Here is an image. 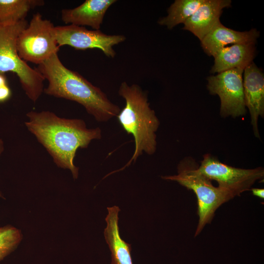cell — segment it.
<instances>
[{
    "instance_id": "6da1fadb",
    "label": "cell",
    "mask_w": 264,
    "mask_h": 264,
    "mask_svg": "<svg viewBox=\"0 0 264 264\" xmlns=\"http://www.w3.org/2000/svg\"><path fill=\"white\" fill-rule=\"evenodd\" d=\"M25 125L44 146L56 165L69 169L74 179L79 168L74 164L78 149L88 147L93 140L102 138L100 128L88 129L81 119L61 118L50 111L27 113Z\"/></svg>"
},
{
    "instance_id": "7a4b0ae2",
    "label": "cell",
    "mask_w": 264,
    "mask_h": 264,
    "mask_svg": "<svg viewBox=\"0 0 264 264\" xmlns=\"http://www.w3.org/2000/svg\"><path fill=\"white\" fill-rule=\"evenodd\" d=\"M37 69L48 82L44 89L45 94L77 102L97 121L107 122L120 112L119 106L99 88L65 66L58 53L38 65Z\"/></svg>"
},
{
    "instance_id": "3957f363",
    "label": "cell",
    "mask_w": 264,
    "mask_h": 264,
    "mask_svg": "<svg viewBox=\"0 0 264 264\" xmlns=\"http://www.w3.org/2000/svg\"><path fill=\"white\" fill-rule=\"evenodd\" d=\"M119 95L125 100L124 108L117 115L118 120L128 134L134 138V153L128 162L119 170L135 162L145 152L153 154L156 150V132L160 122L154 111L150 107L148 95L137 84L129 85L126 82L120 85Z\"/></svg>"
},
{
    "instance_id": "277c9868",
    "label": "cell",
    "mask_w": 264,
    "mask_h": 264,
    "mask_svg": "<svg viewBox=\"0 0 264 264\" xmlns=\"http://www.w3.org/2000/svg\"><path fill=\"white\" fill-rule=\"evenodd\" d=\"M25 19L11 24L0 23V73H15L27 96L36 102L44 91V77L39 71L32 68L19 55L17 40L28 25Z\"/></svg>"
},
{
    "instance_id": "5b68a950",
    "label": "cell",
    "mask_w": 264,
    "mask_h": 264,
    "mask_svg": "<svg viewBox=\"0 0 264 264\" xmlns=\"http://www.w3.org/2000/svg\"><path fill=\"white\" fill-rule=\"evenodd\" d=\"M176 175L162 176L163 179L177 182L192 190L198 199L199 220L195 233L198 235L210 222L216 210L234 197L228 192L214 186L211 180L200 174L191 160H183L178 166Z\"/></svg>"
},
{
    "instance_id": "8992f818",
    "label": "cell",
    "mask_w": 264,
    "mask_h": 264,
    "mask_svg": "<svg viewBox=\"0 0 264 264\" xmlns=\"http://www.w3.org/2000/svg\"><path fill=\"white\" fill-rule=\"evenodd\" d=\"M54 27L51 21L43 19L40 13L35 14L17 38L19 56L25 62L39 65L58 53L60 46L52 34Z\"/></svg>"
},
{
    "instance_id": "52a82bcc",
    "label": "cell",
    "mask_w": 264,
    "mask_h": 264,
    "mask_svg": "<svg viewBox=\"0 0 264 264\" xmlns=\"http://www.w3.org/2000/svg\"><path fill=\"white\" fill-rule=\"evenodd\" d=\"M197 171L210 180L216 181L218 187L229 192L234 197L239 196L264 176L262 167L244 169L225 164L211 155L207 154Z\"/></svg>"
},
{
    "instance_id": "ba28073f",
    "label": "cell",
    "mask_w": 264,
    "mask_h": 264,
    "mask_svg": "<svg viewBox=\"0 0 264 264\" xmlns=\"http://www.w3.org/2000/svg\"><path fill=\"white\" fill-rule=\"evenodd\" d=\"M243 69H233L207 78V88L220 100L222 117L234 118L244 115L246 111L243 87Z\"/></svg>"
},
{
    "instance_id": "9c48e42d",
    "label": "cell",
    "mask_w": 264,
    "mask_h": 264,
    "mask_svg": "<svg viewBox=\"0 0 264 264\" xmlns=\"http://www.w3.org/2000/svg\"><path fill=\"white\" fill-rule=\"evenodd\" d=\"M52 34L60 47L69 45L77 50L98 49L108 57L113 58V47L126 40L122 35H107L100 30H88L73 24L54 26Z\"/></svg>"
},
{
    "instance_id": "30bf717a",
    "label": "cell",
    "mask_w": 264,
    "mask_h": 264,
    "mask_svg": "<svg viewBox=\"0 0 264 264\" xmlns=\"http://www.w3.org/2000/svg\"><path fill=\"white\" fill-rule=\"evenodd\" d=\"M243 87L245 106L250 114L254 133L259 137L258 119L264 114V75L253 62L243 70Z\"/></svg>"
},
{
    "instance_id": "8fae6325",
    "label": "cell",
    "mask_w": 264,
    "mask_h": 264,
    "mask_svg": "<svg viewBox=\"0 0 264 264\" xmlns=\"http://www.w3.org/2000/svg\"><path fill=\"white\" fill-rule=\"evenodd\" d=\"M259 35L256 29L238 31L225 26L220 21L200 41L201 46L206 54L213 57L229 44H255Z\"/></svg>"
},
{
    "instance_id": "7c38bea8",
    "label": "cell",
    "mask_w": 264,
    "mask_h": 264,
    "mask_svg": "<svg viewBox=\"0 0 264 264\" xmlns=\"http://www.w3.org/2000/svg\"><path fill=\"white\" fill-rule=\"evenodd\" d=\"M231 5L230 0H204L183 23V29L191 32L201 41L220 21L222 10Z\"/></svg>"
},
{
    "instance_id": "4fadbf2b",
    "label": "cell",
    "mask_w": 264,
    "mask_h": 264,
    "mask_svg": "<svg viewBox=\"0 0 264 264\" xmlns=\"http://www.w3.org/2000/svg\"><path fill=\"white\" fill-rule=\"evenodd\" d=\"M116 1L115 0H86L74 8L63 9L61 19L66 24L89 26L94 30H100L107 11Z\"/></svg>"
},
{
    "instance_id": "5bb4252c",
    "label": "cell",
    "mask_w": 264,
    "mask_h": 264,
    "mask_svg": "<svg viewBox=\"0 0 264 264\" xmlns=\"http://www.w3.org/2000/svg\"><path fill=\"white\" fill-rule=\"evenodd\" d=\"M255 44H234L219 50L213 56L214 63L211 73H220L233 69H243L253 62L255 56Z\"/></svg>"
},
{
    "instance_id": "9a60e30c",
    "label": "cell",
    "mask_w": 264,
    "mask_h": 264,
    "mask_svg": "<svg viewBox=\"0 0 264 264\" xmlns=\"http://www.w3.org/2000/svg\"><path fill=\"white\" fill-rule=\"evenodd\" d=\"M104 236L111 252V264H133L131 245L120 237L118 226L120 209L117 206L108 207Z\"/></svg>"
},
{
    "instance_id": "2e32d148",
    "label": "cell",
    "mask_w": 264,
    "mask_h": 264,
    "mask_svg": "<svg viewBox=\"0 0 264 264\" xmlns=\"http://www.w3.org/2000/svg\"><path fill=\"white\" fill-rule=\"evenodd\" d=\"M44 4L41 0H0V23L11 24L24 20L31 9Z\"/></svg>"
},
{
    "instance_id": "e0dca14e",
    "label": "cell",
    "mask_w": 264,
    "mask_h": 264,
    "mask_svg": "<svg viewBox=\"0 0 264 264\" xmlns=\"http://www.w3.org/2000/svg\"><path fill=\"white\" fill-rule=\"evenodd\" d=\"M204 0H176L168 9V15L160 18L157 22L172 29L184 23L195 12Z\"/></svg>"
},
{
    "instance_id": "ac0fdd59",
    "label": "cell",
    "mask_w": 264,
    "mask_h": 264,
    "mask_svg": "<svg viewBox=\"0 0 264 264\" xmlns=\"http://www.w3.org/2000/svg\"><path fill=\"white\" fill-rule=\"evenodd\" d=\"M22 240L20 230L10 225L0 227V261L18 246Z\"/></svg>"
},
{
    "instance_id": "d6986e66",
    "label": "cell",
    "mask_w": 264,
    "mask_h": 264,
    "mask_svg": "<svg viewBox=\"0 0 264 264\" xmlns=\"http://www.w3.org/2000/svg\"><path fill=\"white\" fill-rule=\"evenodd\" d=\"M12 95V91L8 85L0 88V103L8 100Z\"/></svg>"
},
{
    "instance_id": "ffe728a7",
    "label": "cell",
    "mask_w": 264,
    "mask_h": 264,
    "mask_svg": "<svg viewBox=\"0 0 264 264\" xmlns=\"http://www.w3.org/2000/svg\"><path fill=\"white\" fill-rule=\"evenodd\" d=\"M253 194L261 198H264V189L260 188H252L251 189Z\"/></svg>"
},
{
    "instance_id": "44dd1931",
    "label": "cell",
    "mask_w": 264,
    "mask_h": 264,
    "mask_svg": "<svg viewBox=\"0 0 264 264\" xmlns=\"http://www.w3.org/2000/svg\"><path fill=\"white\" fill-rule=\"evenodd\" d=\"M7 85L8 84L5 74L0 73V88Z\"/></svg>"
},
{
    "instance_id": "7402d4cb",
    "label": "cell",
    "mask_w": 264,
    "mask_h": 264,
    "mask_svg": "<svg viewBox=\"0 0 264 264\" xmlns=\"http://www.w3.org/2000/svg\"><path fill=\"white\" fill-rule=\"evenodd\" d=\"M3 149H4L3 142L2 140L1 139H0V156L1 153H2ZM0 197H3V196L0 191Z\"/></svg>"
}]
</instances>
